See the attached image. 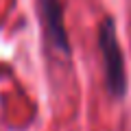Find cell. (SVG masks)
<instances>
[{
    "label": "cell",
    "mask_w": 131,
    "mask_h": 131,
    "mask_svg": "<svg viewBox=\"0 0 131 131\" xmlns=\"http://www.w3.org/2000/svg\"><path fill=\"white\" fill-rule=\"evenodd\" d=\"M98 50L105 68V88L114 98H122L127 94V72L114 18H105L98 26Z\"/></svg>",
    "instance_id": "cell-1"
},
{
    "label": "cell",
    "mask_w": 131,
    "mask_h": 131,
    "mask_svg": "<svg viewBox=\"0 0 131 131\" xmlns=\"http://www.w3.org/2000/svg\"><path fill=\"white\" fill-rule=\"evenodd\" d=\"M39 13L44 20V31L46 37L50 42V46L55 50H59L61 55L70 57V37L63 24V5L61 0H39Z\"/></svg>",
    "instance_id": "cell-2"
}]
</instances>
